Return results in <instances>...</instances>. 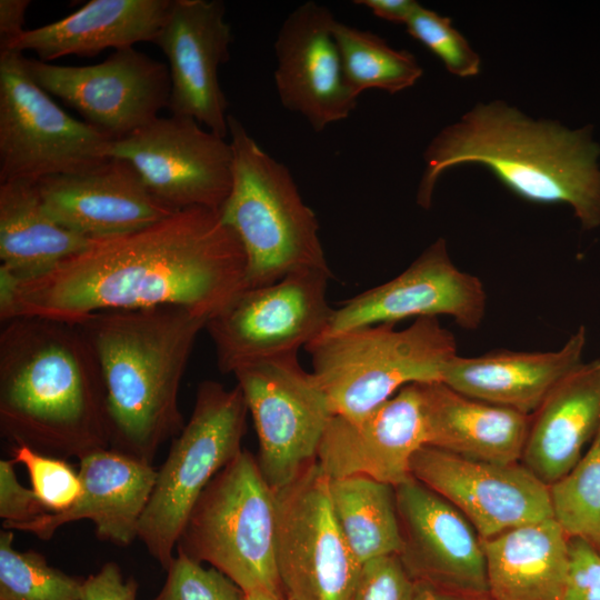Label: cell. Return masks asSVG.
<instances>
[{
    "instance_id": "f1b7e54d",
    "label": "cell",
    "mask_w": 600,
    "mask_h": 600,
    "mask_svg": "<svg viewBox=\"0 0 600 600\" xmlns=\"http://www.w3.org/2000/svg\"><path fill=\"white\" fill-rule=\"evenodd\" d=\"M329 494L338 526L360 564L399 554L396 487L366 476L329 478Z\"/></svg>"
},
{
    "instance_id": "d4e9b609",
    "label": "cell",
    "mask_w": 600,
    "mask_h": 600,
    "mask_svg": "<svg viewBox=\"0 0 600 600\" xmlns=\"http://www.w3.org/2000/svg\"><path fill=\"white\" fill-rule=\"evenodd\" d=\"M171 0H91L58 21L24 30L0 48L33 51L49 62L63 56L93 57L112 48L152 42L161 28Z\"/></svg>"
},
{
    "instance_id": "484cf974",
    "label": "cell",
    "mask_w": 600,
    "mask_h": 600,
    "mask_svg": "<svg viewBox=\"0 0 600 600\" xmlns=\"http://www.w3.org/2000/svg\"><path fill=\"white\" fill-rule=\"evenodd\" d=\"M427 444L494 463L520 462L531 416L456 391L420 383Z\"/></svg>"
},
{
    "instance_id": "cb8c5ba5",
    "label": "cell",
    "mask_w": 600,
    "mask_h": 600,
    "mask_svg": "<svg viewBox=\"0 0 600 600\" xmlns=\"http://www.w3.org/2000/svg\"><path fill=\"white\" fill-rule=\"evenodd\" d=\"M600 430V359L582 362L531 416L520 462L548 487L580 460Z\"/></svg>"
},
{
    "instance_id": "5b68a950",
    "label": "cell",
    "mask_w": 600,
    "mask_h": 600,
    "mask_svg": "<svg viewBox=\"0 0 600 600\" xmlns=\"http://www.w3.org/2000/svg\"><path fill=\"white\" fill-rule=\"evenodd\" d=\"M228 129L233 176L219 212L244 250L248 288L277 282L297 271H331L317 216L304 203L289 169L268 154L231 114Z\"/></svg>"
},
{
    "instance_id": "7a4b0ae2",
    "label": "cell",
    "mask_w": 600,
    "mask_h": 600,
    "mask_svg": "<svg viewBox=\"0 0 600 600\" xmlns=\"http://www.w3.org/2000/svg\"><path fill=\"white\" fill-rule=\"evenodd\" d=\"M1 323V434L61 459L110 448L106 388L80 326L36 316Z\"/></svg>"
},
{
    "instance_id": "f35d334b",
    "label": "cell",
    "mask_w": 600,
    "mask_h": 600,
    "mask_svg": "<svg viewBox=\"0 0 600 600\" xmlns=\"http://www.w3.org/2000/svg\"><path fill=\"white\" fill-rule=\"evenodd\" d=\"M138 589L136 579H126L120 567L110 561L84 578L82 600H137Z\"/></svg>"
},
{
    "instance_id": "60d3db41",
    "label": "cell",
    "mask_w": 600,
    "mask_h": 600,
    "mask_svg": "<svg viewBox=\"0 0 600 600\" xmlns=\"http://www.w3.org/2000/svg\"><path fill=\"white\" fill-rule=\"evenodd\" d=\"M353 3L368 8L378 18L404 24L419 2L413 0H354Z\"/></svg>"
},
{
    "instance_id": "ba28073f",
    "label": "cell",
    "mask_w": 600,
    "mask_h": 600,
    "mask_svg": "<svg viewBox=\"0 0 600 600\" xmlns=\"http://www.w3.org/2000/svg\"><path fill=\"white\" fill-rule=\"evenodd\" d=\"M248 409L241 389L206 380L192 413L157 470L138 527V539L168 570L187 519L202 491L240 451Z\"/></svg>"
},
{
    "instance_id": "e575fe53",
    "label": "cell",
    "mask_w": 600,
    "mask_h": 600,
    "mask_svg": "<svg viewBox=\"0 0 600 600\" xmlns=\"http://www.w3.org/2000/svg\"><path fill=\"white\" fill-rule=\"evenodd\" d=\"M152 600H246V593L218 569L177 551Z\"/></svg>"
},
{
    "instance_id": "5bb4252c",
    "label": "cell",
    "mask_w": 600,
    "mask_h": 600,
    "mask_svg": "<svg viewBox=\"0 0 600 600\" xmlns=\"http://www.w3.org/2000/svg\"><path fill=\"white\" fill-rule=\"evenodd\" d=\"M24 63L42 89L112 140L150 123L169 106L168 67L133 47L114 50L90 66H58L26 57Z\"/></svg>"
},
{
    "instance_id": "d6a6232c",
    "label": "cell",
    "mask_w": 600,
    "mask_h": 600,
    "mask_svg": "<svg viewBox=\"0 0 600 600\" xmlns=\"http://www.w3.org/2000/svg\"><path fill=\"white\" fill-rule=\"evenodd\" d=\"M404 26L407 32L439 58L451 74L469 78L480 73V56L452 26L450 18L418 3Z\"/></svg>"
},
{
    "instance_id": "7402d4cb",
    "label": "cell",
    "mask_w": 600,
    "mask_h": 600,
    "mask_svg": "<svg viewBox=\"0 0 600 600\" xmlns=\"http://www.w3.org/2000/svg\"><path fill=\"white\" fill-rule=\"evenodd\" d=\"M79 461L81 493L68 509L3 529L29 532L48 541L62 526L88 519L101 541L119 547L131 544L138 538L157 470L111 448L88 453Z\"/></svg>"
},
{
    "instance_id": "4dcf8cb0",
    "label": "cell",
    "mask_w": 600,
    "mask_h": 600,
    "mask_svg": "<svg viewBox=\"0 0 600 600\" xmlns=\"http://www.w3.org/2000/svg\"><path fill=\"white\" fill-rule=\"evenodd\" d=\"M552 517L569 539L600 551V430L580 460L549 486Z\"/></svg>"
},
{
    "instance_id": "7c38bea8",
    "label": "cell",
    "mask_w": 600,
    "mask_h": 600,
    "mask_svg": "<svg viewBox=\"0 0 600 600\" xmlns=\"http://www.w3.org/2000/svg\"><path fill=\"white\" fill-rule=\"evenodd\" d=\"M276 496V561L284 597L352 600L362 564L336 520L329 477L316 461Z\"/></svg>"
},
{
    "instance_id": "e0dca14e",
    "label": "cell",
    "mask_w": 600,
    "mask_h": 600,
    "mask_svg": "<svg viewBox=\"0 0 600 600\" xmlns=\"http://www.w3.org/2000/svg\"><path fill=\"white\" fill-rule=\"evenodd\" d=\"M220 0H171L153 43L168 59L174 116L189 117L216 134L229 136L228 101L219 69L230 58L231 27Z\"/></svg>"
},
{
    "instance_id": "3957f363",
    "label": "cell",
    "mask_w": 600,
    "mask_h": 600,
    "mask_svg": "<svg viewBox=\"0 0 600 600\" xmlns=\"http://www.w3.org/2000/svg\"><path fill=\"white\" fill-rule=\"evenodd\" d=\"M599 157L589 127L533 119L502 100L478 102L427 146L416 199L429 209L439 177L474 163L527 201L569 204L582 229L591 230L600 226Z\"/></svg>"
},
{
    "instance_id": "2e32d148",
    "label": "cell",
    "mask_w": 600,
    "mask_h": 600,
    "mask_svg": "<svg viewBox=\"0 0 600 600\" xmlns=\"http://www.w3.org/2000/svg\"><path fill=\"white\" fill-rule=\"evenodd\" d=\"M411 477L451 502L481 540L552 517L549 487L521 462L494 463L424 444Z\"/></svg>"
},
{
    "instance_id": "9a60e30c",
    "label": "cell",
    "mask_w": 600,
    "mask_h": 600,
    "mask_svg": "<svg viewBox=\"0 0 600 600\" xmlns=\"http://www.w3.org/2000/svg\"><path fill=\"white\" fill-rule=\"evenodd\" d=\"M486 310L483 283L477 276L460 270L449 256L446 239L438 238L396 278L333 308L323 336L439 316L451 317L466 330H476Z\"/></svg>"
},
{
    "instance_id": "30bf717a",
    "label": "cell",
    "mask_w": 600,
    "mask_h": 600,
    "mask_svg": "<svg viewBox=\"0 0 600 600\" xmlns=\"http://www.w3.org/2000/svg\"><path fill=\"white\" fill-rule=\"evenodd\" d=\"M331 271L303 270L277 282L246 288L206 324L222 373L298 353L323 336L333 308L327 299Z\"/></svg>"
},
{
    "instance_id": "8992f818",
    "label": "cell",
    "mask_w": 600,
    "mask_h": 600,
    "mask_svg": "<svg viewBox=\"0 0 600 600\" xmlns=\"http://www.w3.org/2000/svg\"><path fill=\"white\" fill-rule=\"evenodd\" d=\"M316 382L333 416L359 418L401 388L441 381L457 342L437 317H421L398 330L378 323L322 336L304 347Z\"/></svg>"
},
{
    "instance_id": "44dd1931",
    "label": "cell",
    "mask_w": 600,
    "mask_h": 600,
    "mask_svg": "<svg viewBox=\"0 0 600 600\" xmlns=\"http://www.w3.org/2000/svg\"><path fill=\"white\" fill-rule=\"evenodd\" d=\"M36 183L47 212L91 240L136 231L176 212L120 159L110 158L87 170L46 177Z\"/></svg>"
},
{
    "instance_id": "f546056e",
    "label": "cell",
    "mask_w": 600,
    "mask_h": 600,
    "mask_svg": "<svg viewBox=\"0 0 600 600\" xmlns=\"http://www.w3.org/2000/svg\"><path fill=\"white\" fill-rule=\"evenodd\" d=\"M333 36L347 86L357 98L368 89L394 94L414 86L422 77L423 70L411 52L392 48L371 31L337 20Z\"/></svg>"
},
{
    "instance_id": "8fae6325",
    "label": "cell",
    "mask_w": 600,
    "mask_h": 600,
    "mask_svg": "<svg viewBox=\"0 0 600 600\" xmlns=\"http://www.w3.org/2000/svg\"><path fill=\"white\" fill-rule=\"evenodd\" d=\"M232 374L253 420L260 470L277 491L317 461L333 413L298 353L250 363Z\"/></svg>"
},
{
    "instance_id": "836d02e7",
    "label": "cell",
    "mask_w": 600,
    "mask_h": 600,
    "mask_svg": "<svg viewBox=\"0 0 600 600\" xmlns=\"http://www.w3.org/2000/svg\"><path fill=\"white\" fill-rule=\"evenodd\" d=\"M11 460L27 469L32 490L50 510L68 509L81 493L79 473L64 459L43 454L27 446H12Z\"/></svg>"
},
{
    "instance_id": "277c9868",
    "label": "cell",
    "mask_w": 600,
    "mask_h": 600,
    "mask_svg": "<svg viewBox=\"0 0 600 600\" xmlns=\"http://www.w3.org/2000/svg\"><path fill=\"white\" fill-rule=\"evenodd\" d=\"M208 319L162 306L96 313L78 323L102 374L110 448L152 464L184 427L179 389Z\"/></svg>"
},
{
    "instance_id": "9c48e42d",
    "label": "cell",
    "mask_w": 600,
    "mask_h": 600,
    "mask_svg": "<svg viewBox=\"0 0 600 600\" xmlns=\"http://www.w3.org/2000/svg\"><path fill=\"white\" fill-rule=\"evenodd\" d=\"M111 141L56 103L23 53L0 50V183L87 170L109 159Z\"/></svg>"
},
{
    "instance_id": "4316f807",
    "label": "cell",
    "mask_w": 600,
    "mask_h": 600,
    "mask_svg": "<svg viewBox=\"0 0 600 600\" xmlns=\"http://www.w3.org/2000/svg\"><path fill=\"white\" fill-rule=\"evenodd\" d=\"M569 538L553 518L482 540L490 600H563Z\"/></svg>"
},
{
    "instance_id": "52a82bcc",
    "label": "cell",
    "mask_w": 600,
    "mask_h": 600,
    "mask_svg": "<svg viewBox=\"0 0 600 600\" xmlns=\"http://www.w3.org/2000/svg\"><path fill=\"white\" fill-rule=\"evenodd\" d=\"M276 491L257 458L242 449L200 494L176 550L218 569L246 594H283L276 561Z\"/></svg>"
},
{
    "instance_id": "ab89813d",
    "label": "cell",
    "mask_w": 600,
    "mask_h": 600,
    "mask_svg": "<svg viewBox=\"0 0 600 600\" xmlns=\"http://www.w3.org/2000/svg\"><path fill=\"white\" fill-rule=\"evenodd\" d=\"M29 4V0H0V48L23 33Z\"/></svg>"
},
{
    "instance_id": "d6986e66",
    "label": "cell",
    "mask_w": 600,
    "mask_h": 600,
    "mask_svg": "<svg viewBox=\"0 0 600 600\" xmlns=\"http://www.w3.org/2000/svg\"><path fill=\"white\" fill-rule=\"evenodd\" d=\"M336 21L327 7L307 1L288 14L274 42L279 100L317 132L347 119L357 106L343 76Z\"/></svg>"
},
{
    "instance_id": "6da1fadb",
    "label": "cell",
    "mask_w": 600,
    "mask_h": 600,
    "mask_svg": "<svg viewBox=\"0 0 600 600\" xmlns=\"http://www.w3.org/2000/svg\"><path fill=\"white\" fill-rule=\"evenodd\" d=\"M247 286V257L219 211L187 208L142 229L92 239L48 272L0 271V320L36 316L80 323L104 311L162 306L208 320Z\"/></svg>"
},
{
    "instance_id": "b9f144b4",
    "label": "cell",
    "mask_w": 600,
    "mask_h": 600,
    "mask_svg": "<svg viewBox=\"0 0 600 600\" xmlns=\"http://www.w3.org/2000/svg\"><path fill=\"white\" fill-rule=\"evenodd\" d=\"M413 600H490L489 597L457 591L427 581H416Z\"/></svg>"
},
{
    "instance_id": "ac0fdd59",
    "label": "cell",
    "mask_w": 600,
    "mask_h": 600,
    "mask_svg": "<svg viewBox=\"0 0 600 600\" xmlns=\"http://www.w3.org/2000/svg\"><path fill=\"white\" fill-rule=\"evenodd\" d=\"M399 558L414 581L488 596L482 540L447 499L413 477L396 487Z\"/></svg>"
},
{
    "instance_id": "1f68e13d",
    "label": "cell",
    "mask_w": 600,
    "mask_h": 600,
    "mask_svg": "<svg viewBox=\"0 0 600 600\" xmlns=\"http://www.w3.org/2000/svg\"><path fill=\"white\" fill-rule=\"evenodd\" d=\"M14 532L0 531V600H82L84 578L48 564L34 551H18Z\"/></svg>"
},
{
    "instance_id": "7bdbcfd3",
    "label": "cell",
    "mask_w": 600,
    "mask_h": 600,
    "mask_svg": "<svg viewBox=\"0 0 600 600\" xmlns=\"http://www.w3.org/2000/svg\"><path fill=\"white\" fill-rule=\"evenodd\" d=\"M246 600H288L283 594L254 591L246 594Z\"/></svg>"
},
{
    "instance_id": "ffe728a7",
    "label": "cell",
    "mask_w": 600,
    "mask_h": 600,
    "mask_svg": "<svg viewBox=\"0 0 600 600\" xmlns=\"http://www.w3.org/2000/svg\"><path fill=\"white\" fill-rule=\"evenodd\" d=\"M424 444L422 394L412 383L362 417L333 416L317 463L330 479L366 476L397 487L411 478V459Z\"/></svg>"
},
{
    "instance_id": "603a6c76",
    "label": "cell",
    "mask_w": 600,
    "mask_h": 600,
    "mask_svg": "<svg viewBox=\"0 0 600 600\" xmlns=\"http://www.w3.org/2000/svg\"><path fill=\"white\" fill-rule=\"evenodd\" d=\"M587 330L581 326L554 351H490L457 354L441 381L468 397L532 416L551 391L583 362Z\"/></svg>"
},
{
    "instance_id": "d590c367",
    "label": "cell",
    "mask_w": 600,
    "mask_h": 600,
    "mask_svg": "<svg viewBox=\"0 0 600 600\" xmlns=\"http://www.w3.org/2000/svg\"><path fill=\"white\" fill-rule=\"evenodd\" d=\"M414 587L398 554L379 557L362 563L352 600H413Z\"/></svg>"
},
{
    "instance_id": "74e56055",
    "label": "cell",
    "mask_w": 600,
    "mask_h": 600,
    "mask_svg": "<svg viewBox=\"0 0 600 600\" xmlns=\"http://www.w3.org/2000/svg\"><path fill=\"white\" fill-rule=\"evenodd\" d=\"M570 572L563 600H600V551L581 539H570Z\"/></svg>"
},
{
    "instance_id": "4fadbf2b",
    "label": "cell",
    "mask_w": 600,
    "mask_h": 600,
    "mask_svg": "<svg viewBox=\"0 0 600 600\" xmlns=\"http://www.w3.org/2000/svg\"><path fill=\"white\" fill-rule=\"evenodd\" d=\"M108 157L130 163L147 189L174 211L194 207L219 211L231 190L230 142L189 117H158L112 140Z\"/></svg>"
},
{
    "instance_id": "83f0119b",
    "label": "cell",
    "mask_w": 600,
    "mask_h": 600,
    "mask_svg": "<svg viewBox=\"0 0 600 600\" xmlns=\"http://www.w3.org/2000/svg\"><path fill=\"white\" fill-rule=\"evenodd\" d=\"M90 240L47 212L36 181L0 183V271L18 281L34 279L84 249Z\"/></svg>"
},
{
    "instance_id": "8d00e7d4",
    "label": "cell",
    "mask_w": 600,
    "mask_h": 600,
    "mask_svg": "<svg viewBox=\"0 0 600 600\" xmlns=\"http://www.w3.org/2000/svg\"><path fill=\"white\" fill-rule=\"evenodd\" d=\"M50 510L32 489L23 487L16 474L12 460H0V517L2 527L24 523L40 518Z\"/></svg>"
}]
</instances>
